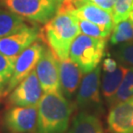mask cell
Masks as SVG:
<instances>
[{"instance_id":"cell-1","label":"cell","mask_w":133,"mask_h":133,"mask_svg":"<svg viewBox=\"0 0 133 133\" xmlns=\"http://www.w3.org/2000/svg\"><path fill=\"white\" fill-rule=\"evenodd\" d=\"M36 133H66L74 105L62 91L44 92L38 104Z\"/></svg>"},{"instance_id":"cell-2","label":"cell","mask_w":133,"mask_h":133,"mask_svg":"<svg viewBox=\"0 0 133 133\" xmlns=\"http://www.w3.org/2000/svg\"><path fill=\"white\" fill-rule=\"evenodd\" d=\"M79 34L78 20L68 10H60L44 27L48 45L60 61L69 58L71 45Z\"/></svg>"},{"instance_id":"cell-3","label":"cell","mask_w":133,"mask_h":133,"mask_svg":"<svg viewBox=\"0 0 133 133\" xmlns=\"http://www.w3.org/2000/svg\"><path fill=\"white\" fill-rule=\"evenodd\" d=\"M64 0H0V5L25 20L46 24L59 12Z\"/></svg>"},{"instance_id":"cell-4","label":"cell","mask_w":133,"mask_h":133,"mask_svg":"<svg viewBox=\"0 0 133 133\" xmlns=\"http://www.w3.org/2000/svg\"><path fill=\"white\" fill-rule=\"evenodd\" d=\"M105 46L106 39L79 34L71 45L69 58L79 66L82 73L87 74L99 66Z\"/></svg>"},{"instance_id":"cell-5","label":"cell","mask_w":133,"mask_h":133,"mask_svg":"<svg viewBox=\"0 0 133 133\" xmlns=\"http://www.w3.org/2000/svg\"><path fill=\"white\" fill-rule=\"evenodd\" d=\"M101 68H96L87 74L81 79L76 96V105L83 111L97 114L102 112L103 106L100 98Z\"/></svg>"},{"instance_id":"cell-6","label":"cell","mask_w":133,"mask_h":133,"mask_svg":"<svg viewBox=\"0 0 133 133\" xmlns=\"http://www.w3.org/2000/svg\"><path fill=\"white\" fill-rule=\"evenodd\" d=\"M61 10H68L79 19L88 22L112 31V14L101 7L86 0H64Z\"/></svg>"},{"instance_id":"cell-7","label":"cell","mask_w":133,"mask_h":133,"mask_svg":"<svg viewBox=\"0 0 133 133\" xmlns=\"http://www.w3.org/2000/svg\"><path fill=\"white\" fill-rule=\"evenodd\" d=\"M60 61L49 47L44 46L36 73L44 92L61 91Z\"/></svg>"},{"instance_id":"cell-8","label":"cell","mask_w":133,"mask_h":133,"mask_svg":"<svg viewBox=\"0 0 133 133\" xmlns=\"http://www.w3.org/2000/svg\"><path fill=\"white\" fill-rule=\"evenodd\" d=\"M43 90L40 84L36 70H33L10 92L8 101L12 106H38Z\"/></svg>"},{"instance_id":"cell-9","label":"cell","mask_w":133,"mask_h":133,"mask_svg":"<svg viewBox=\"0 0 133 133\" xmlns=\"http://www.w3.org/2000/svg\"><path fill=\"white\" fill-rule=\"evenodd\" d=\"M37 106H12L4 117L5 127L10 133H35L37 128Z\"/></svg>"},{"instance_id":"cell-10","label":"cell","mask_w":133,"mask_h":133,"mask_svg":"<svg viewBox=\"0 0 133 133\" xmlns=\"http://www.w3.org/2000/svg\"><path fill=\"white\" fill-rule=\"evenodd\" d=\"M44 45H42L41 42H35L17 57L14 65V70L9 86L7 87L5 96L10 94L23 79H24L31 72L36 69Z\"/></svg>"},{"instance_id":"cell-11","label":"cell","mask_w":133,"mask_h":133,"mask_svg":"<svg viewBox=\"0 0 133 133\" xmlns=\"http://www.w3.org/2000/svg\"><path fill=\"white\" fill-rule=\"evenodd\" d=\"M106 121L110 133H133V96L111 106Z\"/></svg>"},{"instance_id":"cell-12","label":"cell","mask_w":133,"mask_h":133,"mask_svg":"<svg viewBox=\"0 0 133 133\" xmlns=\"http://www.w3.org/2000/svg\"><path fill=\"white\" fill-rule=\"evenodd\" d=\"M36 27H28L19 32L0 39V54L8 57H17L39 38Z\"/></svg>"},{"instance_id":"cell-13","label":"cell","mask_w":133,"mask_h":133,"mask_svg":"<svg viewBox=\"0 0 133 133\" xmlns=\"http://www.w3.org/2000/svg\"><path fill=\"white\" fill-rule=\"evenodd\" d=\"M59 64L61 91L66 99H70L81 85L83 73L70 58L60 61Z\"/></svg>"},{"instance_id":"cell-14","label":"cell","mask_w":133,"mask_h":133,"mask_svg":"<svg viewBox=\"0 0 133 133\" xmlns=\"http://www.w3.org/2000/svg\"><path fill=\"white\" fill-rule=\"evenodd\" d=\"M68 133H105L100 119L96 114L81 111L74 117Z\"/></svg>"},{"instance_id":"cell-15","label":"cell","mask_w":133,"mask_h":133,"mask_svg":"<svg viewBox=\"0 0 133 133\" xmlns=\"http://www.w3.org/2000/svg\"><path fill=\"white\" fill-rule=\"evenodd\" d=\"M127 69L124 65H118L115 70L112 72H105L103 74L101 88L104 98L106 99L107 103L111 99L118 91L121 82L125 75Z\"/></svg>"},{"instance_id":"cell-16","label":"cell","mask_w":133,"mask_h":133,"mask_svg":"<svg viewBox=\"0 0 133 133\" xmlns=\"http://www.w3.org/2000/svg\"><path fill=\"white\" fill-rule=\"evenodd\" d=\"M30 27L25 19L10 10H0V39Z\"/></svg>"},{"instance_id":"cell-17","label":"cell","mask_w":133,"mask_h":133,"mask_svg":"<svg viewBox=\"0 0 133 133\" xmlns=\"http://www.w3.org/2000/svg\"><path fill=\"white\" fill-rule=\"evenodd\" d=\"M133 40V21L125 19L114 24L111 34L110 42L113 45H118Z\"/></svg>"},{"instance_id":"cell-18","label":"cell","mask_w":133,"mask_h":133,"mask_svg":"<svg viewBox=\"0 0 133 133\" xmlns=\"http://www.w3.org/2000/svg\"><path fill=\"white\" fill-rule=\"evenodd\" d=\"M133 96V66H130L124 75L121 85L115 95L109 101V105L112 106L119 102L126 100Z\"/></svg>"},{"instance_id":"cell-19","label":"cell","mask_w":133,"mask_h":133,"mask_svg":"<svg viewBox=\"0 0 133 133\" xmlns=\"http://www.w3.org/2000/svg\"><path fill=\"white\" fill-rule=\"evenodd\" d=\"M17 57H8L0 54V98L5 97L11 79Z\"/></svg>"},{"instance_id":"cell-20","label":"cell","mask_w":133,"mask_h":133,"mask_svg":"<svg viewBox=\"0 0 133 133\" xmlns=\"http://www.w3.org/2000/svg\"><path fill=\"white\" fill-rule=\"evenodd\" d=\"M77 20H78L81 32L82 34L86 35V36L94 37V38L107 39L109 36L111 34V30H106V29L103 27H100V26L95 24V23L88 22L87 20L79 19V18H77Z\"/></svg>"},{"instance_id":"cell-21","label":"cell","mask_w":133,"mask_h":133,"mask_svg":"<svg viewBox=\"0 0 133 133\" xmlns=\"http://www.w3.org/2000/svg\"><path fill=\"white\" fill-rule=\"evenodd\" d=\"M133 12V0H116L114 4L112 18L114 24L128 19Z\"/></svg>"},{"instance_id":"cell-22","label":"cell","mask_w":133,"mask_h":133,"mask_svg":"<svg viewBox=\"0 0 133 133\" xmlns=\"http://www.w3.org/2000/svg\"><path fill=\"white\" fill-rule=\"evenodd\" d=\"M113 55L122 65L133 66V42L118 44L114 49Z\"/></svg>"},{"instance_id":"cell-23","label":"cell","mask_w":133,"mask_h":133,"mask_svg":"<svg viewBox=\"0 0 133 133\" xmlns=\"http://www.w3.org/2000/svg\"><path fill=\"white\" fill-rule=\"evenodd\" d=\"M86 1L91 2L112 14L116 0H86Z\"/></svg>"},{"instance_id":"cell-24","label":"cell","mask_w":133,"mask_h":133,"mask_svg":"<svg viewBox=\"0 0 133 133\" xmlns=\"http://www.w3.org/2000/svg\"><path fill=\"white\" fill-rule=\"evenodd\" d=\"M118 64H117L116 61L113 60L112 58H106L103 62V69L104 72H112L118 68Z\"/></svg>"}]
</instances>
